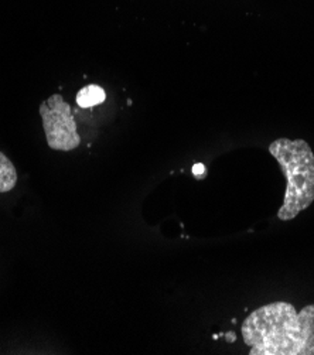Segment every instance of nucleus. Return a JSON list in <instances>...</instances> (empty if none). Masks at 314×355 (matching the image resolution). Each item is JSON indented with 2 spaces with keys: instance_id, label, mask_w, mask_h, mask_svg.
<instances>
[{
  "instance_id": "f257e3e1",
  "label": "nucleus",
  "mask_w": 314,
  "mask_h": 355,
  "mask_svg": "<svg viewBox=\"0 0 314 355\" xmlns=\"http://www.w3.org/2000/svg\"><path fill=\"white\" fill-rule=\"evenodd\" d=\"M241 330L251 355H314V304L300 311L286 302L265 304Z\"/></svg>"
},
{
  "instance_id": "f03ea898",
  "label": "nucleus",
  "mask_w": 314,
  "mask_h": 355,
  "mask_svg": "<svg viewBox=\"0 0 314 355\" xmlns=\"http://www.w3.org/2000/svg\"><path fill=\"white\" fill-rule=\"evenodd\" d=\"M269 153L281 166L288 183L277 218L292 221L314 201V153L304 139L288 137L272 141Z\"/></svg>"
},
{
  "instance_id": "7ed1b4c3",
  "label": "nucleus",
  "mask_w": 314,
  "mask_h": 355,
  "mask_svg": "<svg viewBox=\"0 0 314 355\" xmlns=\"http://www.w3.org/2000/svg\"><path fill=\"white\" fill-rule=\"evenodd\" d=\"M40 116L50 149L71 152L81 144L71 106L60 94L51 95L40 103Z\"/></svg>"
},
{
  "instance_id": "20e7f679",
  "label": "nucleus",
  "mask_w": 314,
  "mask_h": 355,
  "mask_svg": "<svg viewBox=\"0 0 314 355\" xmlns=\"http://www.w3.org/2000/svg\"><path fill=\"white\" fill-rule=\"evenodd\" d=\"M17 170L10 159L0 152V194L9 193L16 187Z\"/></svg>"
},
{
  "instance_id": "39448f33",
  "label": "nucleus",
  "mask_w": 314,
  "mask_h": 355,
  "mask_svg": "<svg viewBox=\"0 0 314 355\" xmlns=\"http://www.w3.org/2000/svg\"><path fill=\"white\" fill-rule=\"evenodd\" d=\"M105 98H107V94H105V91L101 87L88 85L80 89V92L77 94V103L80 108L87 110V108H91V106H96L102 103Z\"/></svg>"
},
{
  "instance_id": "423d86ee",
  "label": "nucleus",
  "mask_w": 314,
  "mask_h": 355,
  "mask_svg": "<svg viewBox=\"0 0 314 355\" xmlns=\"http://www.w3.org/2000/svg\"><path fill=\"white\" fill-rule=\"evenodd\" d=\"M193 173L195 177H198V179H202V177H205V167L204 164H195L193 167Z\"/></svg>"
}]
</instances>
